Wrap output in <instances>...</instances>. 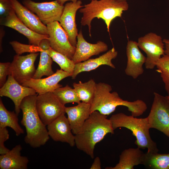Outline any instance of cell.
<instances>
[{
  "instance_id": "ab89813d",
  "label": "cell",
  "mask_w": 169,
  "mask_h": 169,
  "mask_svg": "<svg viewBox=\"0 0 169 169\" xmlns=\"http://www.w3.org/2000/svg\"><path fill=\"white\" fill-rule=\"evenodd\" d=\"M79 0L81 1V0ZM90 0L91 1V0Z\"/></svg>"
},
{
  "instance_id": "d4e9b609",
  "label": "cell",
  "mask_w": 169,
  "mask_h": 169,
  "mask_svg": "<svg viewBox=\"0 0 169 169\" xmlns=\"http://www.w3.org/2000/svg\"><path fill=\"white\" fill-rule=\"evenodd\" d=\"M18 115L14 111L8 110L0 99V128L9 127L18 136L24 133V131L18 122Z\"/></svg>"
},
{
  "instance_id": "7402d4cb",
  "label": "cell",
  "mask_w": 169,
  "mask_h": 169,
  "mask_svg": "<svg viewBox=\"0 0 169 169\" xmlns=\"http://www.w3.org/2000/svg\"><path fill=\"white\" fill-rule=\"evenodd\" d=\"M22 147L20 145L16 146L7 153L0 155V169H27L29 162L28 158L21 155Z\"/></svg>"
},
{
  "instance_id": "836d02e7",
  "label": "cell",
  "mask_w": 169,
  "mask_h": 169,
  "mask_svg": "<svg viewBox=\"0 0 169 169\" xmlns=\"http://www.w3.org/2000/svg\"><path fill=\"white\" fill-rule=\"evenodd\" d=\"M11 63L7 62L0 63V87L5 83L7 76L9 74V69Z\"/></svg>"
},
{
  "instance_id": "8d00e7d4",
  "label": "cell",
  "mask_w": 169,
  "mask_h": 169,
  "mask_svg": "<svg viewBox=\"0 0 169 169\" xmlns=\"http://www.w3.org/2000/svg\"><path fill=\"white\" fill-rule=\"evenodd\" d=\"M58 2L62 5H64V4L66 2L70 1L73 2H75L78 0H57Z\"/></svg>"
},
{
  "instance_id": "5b68a950",
  "label": "cell",
  "mask_w": 169,
  "mask_h": 169,
  "mask_svg": "<svg viewBox=\"0 0 169 169\" xmlns=\"http://www.w3.org/2000/svg\"><path fill=\"white\" fill-rule=\"evenodd\" d=\"M110 120L114 130L122 127L131 131L136 138L135 143L137 147L141 149L146 148L148 152H158L156 144L152 139L150 134L151 128L147 117L137 118L131 115L119 113L112 115Z\"/></svg>"
},
{
  "instance_id": "e0dca14e",
  "label": "cell",
  "mask_w": 169,
  "mask_h": 169,
  "mask_svg": "<svg viewBox=\"0 0 169 169\" xmlns=\"http://www.w3.org/2000/svg\"><path fill=\"white\" fill-rule=\"evenodd\" d=\"M47 126L49 135L54 141L66 143L72 147L75 145V135L65 113Z\"/></svg>"
},
{
  "instance_id": "8992f818",
  "label": "cell",
  "mask_w": 169,
  "mask_h": 169,
  "mask_svg": "<svg viewBox=\"0 0 169 169\" xmlns=\"http://www.w3.org/2000/svg\"><path fill=\"white\" fill-rule=\"evenodd\" d=\"M147 118L150 128L157 130L169 138V100L156 92Z\"/></svg>"
},
{
  "instance_id": "83f0119b",
  "label": "cell",
  "mask_w": 169,
  "mask_h": 169,
  "mask_svg": "<svg viewBox=\"0 0 169 169\" xmlns=\"http://www.w3.org/2000/svg\"><path fill=\"white\" fill-rule=\"evenodd\" d=\"M53 92L64 105L69 103L78 104L81 101L74 89L68 85L59 87Z\"/></svg>"
},
{
  "instance_id": "8fae6325",
  "label": "cell",
  "mask_w": 169,
  "mask_h": 169,
  "mask_svg": "<svg viewBox=\"0 0 169 169\" xmlns=\"http://www.w3.org/2000/svg\"><path fill=\"white\" fill-rule=\"evenodd\" d=\"M46 26L49 35L48 39L50 47L72 59L76 47L71 44L67 33L59 22L49 23Z\"/></svg>"
},
{
  "instance_id": "74e56055",
  "label": "cell",
  "mask_w": 169,
  "mask_h": 169,
  "mask_svg": "<svg viewBox=\"0 0 169 169\" xmlns=\"http://www.w3.org/2000/svg\"><path fill=\"white\" fill-rule=\"evenodd\" d=\"M120 1H127L128 0H119Z\"/></svg>"
},
{
  "instance_id": "ba28073f",
  "label": "cell",
  "mask_w": 169,
  "mask_h": 169,
  "mask_svg": "<svg viewBox=\"0 0 169 169\" xmlns=\"http://www.w3.org/2000/svg\"><path fill=\"white\" fill-rule=\"evenodd\" d=\"M137 42L139 48L146 55V68L154 69L157 61L165 54V45L161 37L156 33L150 32L139 38Z\"/></svg>"
},
{
  "instance_id": "4dcf8cb0",
  "label": "cell",
  "mask_w": 169,
  "mask_h": 169,
  "mask_svg": "<svg viewBox=\"0 0 169 169\" xmlns=\"http://www.w3.org/2000/svg\"><path fill=\"white\" fill-rule=\"evenodd\" d=\"M16 54L20 55L23 53L29 52L36 53L40 52L41 49L39 46L30 44H26L21 43L17 41H13L10 42Z\"/></svg>"
},
{
  "instance_id": "5bb4252c",
  "label": "cell",
  "mask_w": 169,
  "mask_h": 169,
  "mask_svg": "<svg viewBox=\"0 0 169 169\" xmlns=\"http://www.w3.org/2000/svg\"><path fill=\"white\" fill-rule=\"evenodd\" d=\"M72 74L61 69H57L53 74L44 78H32L25 81L22 85L34 89L38 95L53 92L58 88L62 87L59 82L63 79Z\"/></svg>"
},
{
  "instance_id": "7c38bea8",
  "label": "cell",
  "mask_w": 169,
  "mask_h": 169,
  "mask_svg": "<svg viewBox=\"0 0 169 169\" xmlns=\"http://www.w3.org/2000/svg\"><path fill=\"white\" fill-rule=\"evenodd\" d=\"M36 93L33 89L19 84L10 75L8 76L6 82L0 89V96L8 97L13 101L15 112L18 115L20 112L21 104L23 99Z\"/></svg>"
},
{
  "instance_id": "9a60e30c",
  "label": "cell",
  "mask_w": 169,
  "mask_h": 169,
  "mask_svg": "<svg viewBox=\"0 0 169 169\" xmlns=\"http://www.w3.org/2000/svg\"><path fill=\"white\" fill-rule=\"evenodd\" d=\"M127 62L125 73L126 75L136 79L143 74V65L146 60V57L139 49L137 42L128 41L126 47Z\"/></svg>"
},
{
  "instance_id": "44dd1931",
  "label": "cell",
  "mask_w": 169,
  "mask_h": 169,
  "mask_svg": "<svg viewBox=\"0 0 169 169\" xmlns=\"http://www.w3.org/2000/svg\"><path fill=\"white\" fill-rule=\"evenodd\" d=\"M91 104L80 102L77 105L65 107V112L70 124L72 131L74 135L80 131L90 114Z\"/></svg>"
},
{
  "instance_id": "3957f363",
  "label": "cell",
  "mask_w": 169,
  "mask_h": 169,
  "mask_svg": "<svg viewBox=\"0 0 169 169\" xmlns=\"http://www.w3.org/2000/svg\"><path fill=\"white\" fill-rule=\"evenodd\" d=\"M37 94L25 97L20 107L23 113L21 123L26 132L24 140L33 148L44 145L50 137L46 125L42 121L36 108Z\"/></svg>"
},
{
  "instance_id": "30bf717a",
  "label": "cell",
  "mask_w": 169,
  "mask_h": 169,
  "mask_svg": "<svg viewBox=\"0 0 169 169\" xmlns=\"http://www.w3.org/2000/svg\"><path fill=\"white\" fill-rule=\"evenodd\" d=\"M38 54L36 53L24 56L17 54L14 55L11 63L9 75H12L21 84L25 81L33 78L36 71L34 63Z\"/></svg>"
},
{
  "instance_id": "277c9868",
  "label": "cell",
  "mask_w": 169,
  "mask_h": 169,
  "mask_svg": "<svg viewBox=\"0 0 169 169\" xmlns=\"http://www.w3.org/2000/svg\"><path fill=\"white\" fill-rule=\"evenodd\" d=\"M129 5L127 1L119 0H92L80 8L79 12L83 14L81 20L82 26L87 25L91 36V23L95 18L105 22L107 31L110 32V24L115 18L121 17L123 12L127 10Z\"/></svg>"
},
{
  "instance_id": "52a82bcc",
  "label": "cell",
  "mask_w": 169,
  "mask_h": 169,
  "mask_svg": "<svg viewBox=\"0 0 169 169\" xmlns=\"http://www.w3.org/2000/svg\"><path fill=\"white\" fill-rule=\"evenodd\" d=\"M36 106L40 119L46 125L65 113V105L53 92L37 95Z\"/></svg>"
},
{
  "instance_id": "f1b7e54d",
  "label": "cell",
  "mask_w": 169,
  "mask_h": 169,
  "mask_svg": "<svg viewBox=\"0 0 169 169\" xmlns=\"http://www.w3.org/2000/svg\"><path fill=\"white\" fill-rule=\"evenodd\" d=\"M47 51L53 61L59 65L61 69L71 74L72 75L75 64L72 59L54 50L50 47L47 49Z\"/></svg>"
},
{
  "instance_id": "d6986e66",
  "label": "cell",
  "mask_w": 169,
  "mask_h": 169,
  "mask_svg": "<svg viewBox=\"0 0 169 169\" xmlns=\"http://www.w3.org/2000/svg\"><path fill=\"white\" fill-rule=\"evenodd\" d=\"M13 8L18 18L29 28L39 34L48 35L46 25L38 16L17 0H12Z\"/></svg>"
},
{
  "instance_id": "603a6c76",
  "label": "cell",
  "mask_w": 169,
  "mask_h": 169,
  "mask_svg": "<svg viewBox=\"0 0 169 169\" xmlns=\"http://www.w3.org/2000/svg\"><path fill=\"white\" fill-rule=\"evenodd\" d=\"M138 147L124 150L119 156V161L114 167L106 169H133L135 166L142 164L145 153Z\"/></svg>"
},
{
  "instance_id": "9c48e42d",
  "label": "cell",
  "mask_w": 169,
  "mask_h": 169,
  "mask_svg": "<svg viewBox=\"0 0 169 169\" xmlns=\"http://www.w3.org/2000/svg\"><path fill=\"white\" fill-rule=\"evenodd\" d=\"M23 3L46 25L54 22H59L64 8V5H61L57 0L42 3L23 0Z\"/></svg>"
},
{
  "instance_id": "f35d334b",
  "label": "cell",
  "mask_w": 169,
  "mask_h": 169,
  "mask_svg": "<svg viewBox=\"0 0 169 169\" xmlns=\"http://www.w3.org/2000/svg\"><path fill=\"white\" fill-rule=\"evenodd\" d=\"M166 97L169 100V96H168L167 95V96H166Z\"/></svg>"
},
{
  "instance_id": "ac0fdd59",
  "label": "cell",
  "mask_w": 169,
  "mask_h": 169,
  "mask_svg": "<svg viewBox=\"0 0 169 169\" xmlns=\"http://www.w3.org/2000/svg\"><path fill=\"white\" fill-rule=\"evenodd\" d=\"M1 20V25L13 29L24 35L28 38L29 44L39 46L42 40L48 38V35L39 34L28 27L18 18L14 10Z\"/></svg>"
},
{
  "instance_id": "4fadbf2b",
  "label": "cell",
  "mask_w": 169,
  "mask_h": 169,
  "mask_svg": "<svg viewBox=\"0 0 169 169\" xmlns=\"http://www.w3.org/2000/svg\"><path fill=\"white\" fill-rule=\"evenodd\" d=\"M80 0L67 3L64 6L59 23L67 33L71 44L76 47L78 30L75 22L76 13L83 7Z\"/></svg>"
},
{
  "instance_id": "2e32d148",
  "label": "cell",
  "mask_w": 169,
  "mask_h": 169,
  "mask_svg": "<svg viewBox=\"0 0 169 169\" xmlns=\"http://www.w3.org/2000/svg\"><path fill=\"white\" fill-rule=\"evenodd\" d=\"M76 50L72 60L75 64L84 61L93 55H98L108 49L107 45L99 41L95 44L87 42L84 38L80 30L77 36Z\"/></svg>"
},
{
  "instance_id": "cb8c5ba5",
  "label": "cell",
  "mask_w": 169,
  "mask_h": 169,
  "mask_svg": "<svg viewBox=\"0 0 169 169\" xmlns=\"http://www.w3.org/2000/svg\"><path fill=\"white\" fill-rule=\"evenodd\" d=\"M39 46L41 49L40 60L33 78L34 79L41 78L44 76H49L54 73L52 68L53 60L47 51V49L50 47L48 39L42 40Z\"/></svg>"
},
{
  "instance_id": "7a4b0ae2",
  "label": "cell",
  "mask_w": 169,
  "mask_h": 169,
  "mask_svg": "<svg viewBox=\"0 0 169 169\" xmlns=\"http://www.w3.org/2000/svg\"><path fill=\"white\" fill-rule=\"evenodd\" d=\"M112 90V87L109 84L102 82L96 84L94 96L91 104V113L97 111L107 116L114 112L119 106H125L131 115L136 117L142 115L146 111L147 105L142 100H124L117 92H111Z\"/></svg>"
},
{
  "instance_id": "484cf974",
  "label": "cell",
  "mask_w": 169,
  "mask_h": 169,
  "mask_svg": "<svg viewBox=\"0 0 169 169\" xmlns=\"http://www.w3.org/2000/svg\"><path fill=\"white\" fill-rule=\"evenodd\" d=\"M142 165L148 169H169V153H145Z\"/></svg>"
},
{
  "instance_id": "4316f807",
  "label": "cell",
  "mask_w": 169,
  "mask_h": 169,
  "mask_svg": "<svg viewBox=\"0 0 169 169\" xmlns=\"http://www.w3.org/2000/svg\"><path fill=\"white\" fill-rule=\"evenodd\" d=\"M96 84L91 79L84 83L81 81L74 83L73 85L80 101L91 104L94 96Z\"/></svg>"
},
{
  "instance_id": "e575fe53",
  "label": "cell",
  "mask_w": 169,
  "mask_h": 169,
  "mask_svg": "<svg viewBox=\"0 0 169 169\" xmlns=\"http://www.w3.org/2000/svg\"><path fill=\"white\" fill-rule=\"evenodd\" d=\"M90 169H101V164L100 158L99 157H96L90 168Z\"/></svg>"
},
{
  "instance_id": "d590c367",
  "label": "cell",
  "mask_w": 169,
  "mask_h": 169,
  "mask_svg": "<svg viewBox=\"0 0 169 169\" xmlns=\"http://www.w3.org/2000/svg\"><path fill=\"white\" fill-rule=\"evenodd\" d=\"M163 41L165 45V54L169 55V39H164Z\"/></svg>"
},
{
  "instance_id": "f546056e",
  "label": "cell",
  "mask_w": 169,
  "mask_h": 169,
  "mask_svg": "<svg viewBox=\"0 0 169 169\" xmlns=\"http://www.w3.org/2000/svg\"><path fill=\"white\" fill-rule=\"evenodd\" d=\"M156 67L164 84L167 95L169 96V55L162 56L157 62Z\"/></svg>"
},
{
  "instance_id": "1f68e13d",
  "label": "cell",
  "mask_w": 169,
  "mask_h": 169,
  "mask_svg": "<svg viewBox=\"0 0 169 169\" xmlns=\"http://www.w3.org/2000/svg\"><path fill=\"white\" fill-rule=\"evenodd\" d=\"M9 134L7 127L0 128V154H5L10 150L4 146V142L9 138Z\"/></svg>"
},
{
  "instance_id": "6da1fadb",
  "label": "cell",
  "mask_w": 169,
  "mask_h": 169,
  "mask_svg": "<svg viewBox=\"0 0 169 169\" xmlns=\"http://www.w3.org/2000/svg\"><path fill=\"white\" fill-rule=\"evenodd\" d=\"M107 115L95 111L91 113L79 132L75 135V145L90 157H94L96 144L108 133H114L111 122Z\"/></svg>"
},
{
  "instance_id": "d6a6232c",
  "label": "cell",
  "mask_w": 169,
  "mask_h": 169,
  "mask_svg": "<svg viewBox=\"0 0 169 169\" xmlns=\"http://www.w3.org/2000/svg\"><path fill=\"white\" fill-rule=\"evenodd\" d=\"M13 10L12 0H0V15L2 18L7 16Z\"/></svg>"
},
{
  "instance_id": "ffe728a7",
  "label": "cell",
  "mask_w": 169,
  "mask_h": 169,
  "mask_svg": "<svg viewBox=\"0 0 169 169\" xmlns=\"http://www.w3.org/2000/svg\"><path fill=\"white\" fill-rule=\"evenodd\" d=\"M117 55V51L114 47H113L98 58L89 59L76 64L74 72L71 76L72 79H75L77 75L81 72L95 70L102 65H107L112 68L115 69V66L112 63V60L115 59Z\"/></svg>"
}]
</instances>
